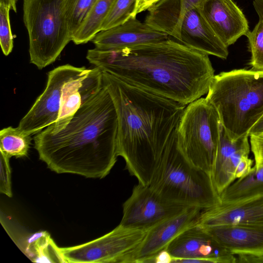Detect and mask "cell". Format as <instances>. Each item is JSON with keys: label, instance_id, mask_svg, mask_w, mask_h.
Returning <instances> with one entry per match:
<instances>
[{"label": "cell", "instance_id": "cell-20", "mask_svg": "<svg viewBox=\"0 0 263 263\" xmlns=\"http://www.w3.org/2000/svg\"><path fill=\"white\" fill-rule=\"evenodd\" d=\"M201 0H159L147 10L144 22L179 42L180 24L184 14Z\"/></svg>", "mask_w": 263, "mask_h": 263}, {"label": "cell", "instance_id": "cell-6", "mask_svg": "<svg viewBox=\"0 0 263 263\" xmlns=\"http://www.w3.org/2000/svg\"><path fill=\"white\" fill-rule=\"evenodd\" d=\"M30 62L42 69L54 62L71 41L62 0H23Z\"/></svg>", "mask_w": 263, "mask_h": 263}, {"label": "cell", "instance_id": "cell-22", "mask_svg": "<svg viewBox=\"0 0 263 263\" xmlns=\"http://www.w3.org/2000/svg\"><path fill=\"white\" fill-rule=\"evenodd\" d=\"M115 0H98L71 41L75 44H85L91 41L101 31V27Z\"/></svg>", "mask_w": 263, "mask_h": 263}, {"label": "cell", "instance_id": "cell-24", "mask_svg": "<svg viewBox=\"0 0 263 263\" xmlns=\"http://www.w3.org/2000/svg\"><path fill=\"white\" fill-rule=\"evenodd\" d=\"M28 242L27 249L32 248L33 250L31 253L33 254L31 258L32 261L54 262L52 259H55L58 262H65L59 252V247L57 246L47 232L34 234Z\"/></svg>", "mask_w": 263, "mask_h": 263}, {"label": "cell", "instance_id": "cell-11", "mask_svg": "<svg viewBox=\"0 0 263 263\" xmlns=\"http://www.w3.org/2000/svg\"><path fill=\"white\" fill-rule=\"evenodd\" d=\"M165 250L172 262H237V256L221 246L198 224L187 228L177 236Z\"/></svg>", "mask_w": 263, "mask_h": 263}, {"label": "cell", "instance_id": "cell-18", "mask_svg": "<svg viewBox=\"0 0 263 263\" xmlns=\"http://www.w3.org/2000/svg\"><path fill=\"white\" fill-rule=\"evenodd\" d=\"M250 151L248 137L232 141L221 124L219 142L211 173L213 185L219 195L236 179V167L244 156H249Z\"/></svg>", "mask_w": 263, "mask_h": 263}, {"label": "cell", "instance_id": "cell-35", "mask_svg": "<svg viewBox=\"0 0 263 263\" xmlns=\"http://www.w3.org/2000/svg\"><path fill=\"white\" fill-rule=\"evenodd\" d=\"M253 6L258 14L259 20L263 22V0H253Z\"/></svg>", "mask_w": 263, "mask_h": 263}, {"label": "cell", "instance_id": "cell-14", "mask_svg": "<svg viewBox=\"0 0 263 263\" xmlns=\"http://www.w3.org/2000/svg\"><path fill=\"white\" fill-rule=\"evenodd\" d=\"M197 224L202 227L240 224L263 227V194L204 210Z\"/></svg>", "mask_w": 263, "mask_h": 263}, {"label": "cell", "instance_id": "cell-15", "mask_svg": "<svg viewBox=\"0 0 263 263\" xmlns=\"http://www.w3.org/2000/svg\"><path fill=\"white\" fill-rule=\"evenodd\" d=\"M103 86L102 71L96 67L68 82L64 88L58 118L45 130L52 133L60 130L81 106L97 93Z\"/></svg>", "mask_w": 263, "mask_h": 263}, {"label": "cell", "instance_id": "cell-3", "mask_svg": "<svg viewBox=\"0 0 263 263\" xmlns=\"http://www.w3.org/2000/svg\"><path fill=\"white\" fill-rule=\"evenodd\" d=\"M102 74L118 117V156L139 183L148 185L186 105Z\"/></svg>", "mask_w": 263, "mask_h": 263}, {"label": "cell", "instance_id": "cell-26", "mask_svg": "<svg viewBox=\"0 0 263 263\" xmlns=\"http://www.w3.org/2000/svg\"><path fill=\"white\" fill-rule=\"evenodd\" d=\"M136 5L137 0H115L103 23L101 31L125 23L132 17Z\"/></svg>", "mask_w": 263, "mask_h": 263}, {"label": "cell", "instance_id": "cell-1", "mask_svg": "<svg viewBox=\"0 0 263 263\" xmlns=\"http://www.w3.org/2000/svg\"><path fill=\"white\" fill-rule=\"evenodd\" d=\"M86 59L128 84L185 105L206 94L215 76L209 55L170 38L117 50L95 47Z\"/></svg>", "mask_w": 263, "mask_h": 263}, {"label": "cell", "instance_id": "cell-8", "mask_svg": "<svg viewBox=\"0 0 263 263\" xmlns=\"http://www.w3.org/2000/svg\"><path fill=\"white\" fill-rule=\"evenodd\" d=\"M146 232L119 224L99 238L78 246L59 248V252L65 262L124 263L127 255L141 242Z\"/></svg>", "mask_w": 263, "mask_h": 263}, {"label": "cell", "instance_id": "cell-5", "mask_svg": "<svg viewBox=\"0 0 263 263\" xmlns=\"http://www.w3.org/2000/svg\"><path fill=\"white\" fill-rule=\"evenodd\" d=\"M148 185L164 199L187 206L205 210L221 203L211 175L194 165L180 148L176 128Z\"/></svg>", "mask_w": 263, "mask_h": 263}, {"label": "cell", "instance_id": "cell-4", "mask_svg": "<svg viewBox=\"0 0 263 263\" xmlns=\"http://www.w3.org/2000/svg\"><path fill=\"white\" fill-rule=\"evenodd\" d=\"M205 99L231 140L263 132V70L235 69L215 75Z\"/></svg>", "mask_w": 263, "mask_h": 263}, {"label": "cell", "instance_id": "cell-34", "mask_svg": "<svg viewBox=\"0 0 263 263\" xmlns=\"http://www.w3.org/2000/svg\"><path fill=\"white\" fill-rule=\"evenodd\" d=\"M237 257V262L263 263V255L259 256L238 255Z\"/></svg>", "mask_w": 263, "mask_h": 263}, {"label": "cell", "instance_id": "cell-27", "mask_svg": "<svg viewBox=\"0 0 263 263\" xmlns=\"http://www.w3.org/2000/svg\"><path fill=\"white\" fill-rule=\"evenodd\" d=\"M248 37L251 53L250 64L253 70H263V22L258 21L252 31H249Z\"/></svg>", "mask_w": 263, "mask_h": 263}, {"label": "cell", "instance_id": "cell-30", "mask_svg": "<svg viewBox=\"0 0 263 263\" xmlns=\"http://www.w3.org/2000/svg\"><path fill=\"white\" fill-rule=\"evenodd\" d=\"M250 137L251 148L255 159L256 168L263 165V132Z\"/></svg>", "mask_w": 263, "mask_h": 263}, {"label": "cell", "instance_id": "cell-33", "mask_svg": "<svg viewBox=\"0 0 263 263\" xmlns=\"http://www.w3.org/2000/svg\"><path fill=\"white\" fill-rule=\"evenodd\" d=\"M159 0H144L135 10L133 17H136L138 14L147 10L149 7L158 2Z\"/></svg>", "mask_w": 263, "mask_h": 263}, {"label": "cell", "instance_id": "cell-10", "mask_svg": "<svg viewBox=\"0 0 263 263\" xmlns=\"http://www.w3.org/2000/svg\"><path fill=\"white\" fill-rule=\"evenodd\" d=\"M161 197L148 185L138 183L123 205L119 224L124 228L147 231L187 208Z\"/></svg>", "mask_w": 263, "mask_h": 263}, {"label": "cell", "instance_id": "cell-16", "mask_svg": "<svg viewBox=\"0 0 263 263\" xmlns=\"http://www.w3.org/2000/svg\"><path fill=\"white\" fill-rule=\"evenodd\" d=\"M169 35L158 30L136 17L124 24L99 32L91 41L96 48L117 50L165 41Z\"/></svg>", "mask_w": 263, "mask_h": 263}, {"label": "cell", "instance_id": "cell-23", "mask_svg": "<svg viewBox=\"0 0 263 263\" xmlns=\"http://www.w3.org/2000/svg\"><path fill=\"white\" fill-rule=\"evenodd\" d=\"M31 140V135L9 126L0 131V151L10 158L26 157Z\"/></svg>", "mask_w": 263, "mask_h": 263}, {"label": "cell", "instance_id": "cell-7", "mask_svg": "<svg viewBox=\"0 0 263 263\" xmlns=\"http://www.w3.org/2000/svg\"><path fill=\"white\" fill-rule=\"evenodd\" d=\"M221 126L215 108L201 97L187 105L176 127L179 145L185 156L210 175Z\"/></svg>", "mask_w": 263, "mask_h": 263}, {"label": "cell", "instance_id": "cell-21", "mask_svg": "<svg viewBox=\"0 0 263 263\" xmlns=\"http://www.w3.org/2000/svg\"><path fill=\"white\" fill-rule=\"evenodd\" d=\"M263 194V165L231 184L219 195L221 203Z\"/></svg>", "mask_w": 263, "mask_h": 263}, {"label": "cell", "instance_id": "cell-31", "mask_svg": "<svg viewBox=\"0 0 263 263\" xmlns=\"http://www.w3.org/2000/svg\"><path fill=\"white\" fill-rule=\"evenodd\" d=\"M253 161L248 156H244L239 162L235 173L236 179L242 178L248 174L252 170Z\"/></svg>", "mask_w": 263, "mask_h": 263}, {"label": "cell", "instance_id": "cell-37", "mask_svg": "<svg viewBox=\"0 0 263 263\" xmlns=\"http://www.w3.org/2000/svg\"><path fill=\"white\" fill-rule=\"evenodd\" d=\"M144 0H137V5L135 9L144 1Z\"/></svg>", "mask_w": 263, "mask_h": 263}, {"label": "cell", "instance_id": "cell-32", "mask_svg": "<svg viewBox=\"0 0 263 263\" xmlns=\"http://www.w3.org/2000/svg\"><path fill=\"white\" fill-rule=\"evenodd\" d=\"M172 258L168 252L163 250L157 254L152 260L151 262L169 263L172 262Z\"/></svg>", "mask_w": 263, "mask_h": 263}, {"label": "cell", "instance_id": "cell-13", "mask_svg": "<svg viewBox=\"0 0 263 263\" xmlns=\"http://www.w3.org/2000/svg\"><path fill=\"white\" fill-rule=\"evenodd\" d=\"M197 6L212 29L228 47L249 31L245 15L233 0H201Z\"/></svg>", "mask_w": 263, "mask_h": 263}, {"label": "cell", "instance_id": "cell-2", "mask_svg": "<svg viewBox=\"0 0 263 263\" xmlns=\"http://www.w3.org/2000/svg\"><path fill=\"white\" fill-rule=\"evenodd\" d=\"M118 117L103 85L59 132L44 129L34 137L39 158L52 171L102 179L117 157Z\"/></svg>", "mask_w": 263, "mask_h": 263}, {"label": "cell", "instance_id": "cell-12", "mask_svg": "<svg viewBox=\"0 0 263 263\" xmlns=\"http://www.w3.org/2000/svg\"><path fill=\"white\" fill-rule=\"evenodd\" d=\"M204 209L190 206L146 232L139 245L126 257L124 263L151 262L181 233L197 224Z\"/></svg>", "mask_w": 263, "mask_h": 263}, {"label": "cell", "instance_id": "cell-17", "mask_svg": "<svg viewBox=\"0 0 263 263\" xmlns=\"http://www.w3.org/2000/svg\"><path fill=\"white\" fill-rule=\"evenodd\" d=\"M179 42L192 49L222 59H226L229 54L228 47L212 29L197 6L187 11L182 18Z\"/></svg>", "mask_w": 263, "mask_h": 263}, {"label": "cell", "instance_id": "cell-25", "mask_svg": "<svg viewBox=\"0 0 263 263\" xmlns=\"http://www.w3.org/2000/svg\"><path fill=\"white\" fill-rule=\"evenodd\" d=\"M98 0H62L71 40Z\"/></svg>", "mask_w": 263, "mask_h": 263}, {"label": "cell", "instance_id": "cell-9", "mask_svg": "<svg viewBox=\"0 0 263 263\" xmlns=\"http://www.w3.org/2000/svg\"><path fill=\"white\" fill-rule=\"evenodd\" d=\"M88 70L85 67L65 64L49 71L44 91L20 120L17 127L31 135L54 123L59 117L65 85Z\"/></svg>", "mask_w": 263, "mask_h": 263}, {"label": "cell", "instance_id": "cell-29", "mask_svg": "<svg viewBox=\"0 0 263 263\" xmlns=\"http://www.w3.org/2000/svg\"><path fill=\"white\" fill-rule=\"evenodd\" d=\"M10 158L0 151V192L12 197L11 172L9 164Z\"/></svg>", "mask_w": 263, "mask_h": 263}, {"label": "cell", "instance_id": "cell-28", "mask_svg": "<svg viewBox=\"0 0 263 263\" xmlns=\"http://www.w3.org/2000/svg\"><path fill=\"white\" fill-rule=\"evenodd\" d=\"M10 6L0 3V44L3 54L8 55L13 48V36L11 31Z\"/></svg>", "mask_w": 263, "mask_h": 263}, {"label": "cell", "instance_id": "cell-36", "mask_svg": "<svg viewBox=\"0 0 263 263\" xmlns=\"http://www.w3.org/2000/svg\"><path fill=\"white\" fill-rule=\"evenodd\" d=\"M17 0H0V3H4L10 7L11 10L14 12L17 11L16 3Z\"/></svg>", "mask_w": 263, "mask_h": 263}, {"label": "cell", "instance_id": "cell-19", "mask_svg": "<svg viewBox=\"0 0 263 263\" xmlns=\"http://www.w3.org/2000/svg\"><path fill=\"white\" fill-rule=\"evenodd\" d=\"M202 227L221 246L236 256L263 255V227L240 224Z\"/></svg>", "mask_w": 263, "mask_h": 263}]
</instances>
